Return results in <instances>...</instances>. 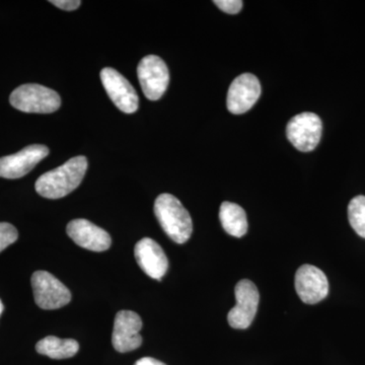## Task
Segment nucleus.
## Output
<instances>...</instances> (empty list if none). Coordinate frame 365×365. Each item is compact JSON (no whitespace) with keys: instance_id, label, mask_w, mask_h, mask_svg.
Returning <instances> with one entry per match:
<instances>
[{"instance_id":"nucleus-8","label":"nucleus","mask_w":365,"mask_h":365,"mask_svg":"<svg viewBox=\"0 0 365 365\" xmlns=\"http://www.w3.org/2000/svg\"><path fill=\"white\" fill-rule=\"evenodd\" d=\"M101 79L108 96L118 109L131 114L138 109V96L131 83L116 69L106 67L101 71Z\"/></svg>"},{"instance_id":"nucleus-22","label":"nucleus","mask_w":365,"mask_h":365,"mask_svg":"<svg viewBox=\"0 0 365 365\" xmlns=\"http://www.w3.org/2000/svg\"><path fill=\"white\" fill-rule=\"evenodd\" d=\"M4 304H2L1 300H0V316H1L2 312H4Z\"/></svg>"},{"instance_id":"nucleus-18","label":"nucleus","mask_w":365,"mask_h":365,"mask_svg":"<svg viewBox=\"0 0 365 365\" xmlns=\"http://www.w3.org/2000/svg\"><path fill=\"white\" fill-rule=\"evenodd\" d=\"M19 237L16 228L11 223L0 222V253L16 242Z\"/></svg>"},{"instance_id":"nucleus-1","label":"nucleus","mask_w":365,"mask_h":365,"mask_svg":"<svg viewBox=\"0 0 365 365\" xmlns=\"http://www.w3.org/2000/svg\"><path fill=\"white\" fill-rule=\"evenodd\" d=\"M86 170L88 160L86 157L72 158L64 165L42 175L36 182V191L48 199L66 197L81 185Z\"/></svg>"},{"instance_id":"nucleus-4","label":"nucleus","mask_w":365,"mask_h":365,"mask_svg":"<svg viewBox=\"0 0 365 365\" xmlns=\"http://www.w3.org/2000/svg\"><path fill=\"white\" fill-rule=\"evenodd\" d=\"M31 283L36 304L41 309H57L71 302L68 288L47 271H36Z\"/></svg>"},{"instance_id":"nucleus-11","label":"nucleus","mask_w":365,"mask_h":365,"mask_svg":"<svg viewBox=\"0 0 365 365\" xmlns=\"http://www.w3.org/2000/svg\"><path fill=\"white\" fill-rule=\"evenodd\" d=\"M143 321L131 311H121L116 314L113 328L112 344L118 352L126 353L137 349L143 343L140 332Z\"/></svg>"},{"instance_id":"nucleus-16","label":"nucleus","mask_w":365,"mask_h":365,"mask_svg":"<svg viewBox=\"0 0 365 365\" xmlns=\"http://www.w3.org/2000/svg\"><path fill=\"white\" fill-rule=\"evenodd\" d=\"M36 350L52 359H66L78 352L79 344L73 339H60L55 336H48L37 343Z\"/></svg>"},{"instance_id":"nucleus-21","label":"nucleus","mask_w":365,"mask_h":365,"mask_svg":"<svg viewBox=\"0 0 365 365\" xmlns=\"http://www.w3.org/2000/svg\"><path fill=\"white\" fill-rule=\"evenodd\" d=\"M134 365H165L160 360L153 359V357H143V359L137 360Z\"/></svg>"},{"instance_id":"nucleus-5","label":"nucleus","mask_w":365,"mask_h":365,"mask_svg":"<svg viewBox=\"0 0 365 365\" xmlns=\"http://www.w3.org/2000/svg\"><path fill=\"white\" fill-rule=\"evenodd\" d=\"M137 76L148 100H160L169 86L170 72L167 64L155 55H148L141 59L137 67Z\"/></svg>"},{"instance_id":"nucleus-3","label":"nucleus","mask_w":365,"mask_h":365,"mask_svg":"<svg viewBox=\"0 0 365 365\" xmlns=\"http://www.w3.org/2000/svg\"><path fill=\"white\" fill-rule=\"evenodd\" d=\"M9 102L19 111L50 114L59 109L61 98L51 88L36 83H26L11 93Z\"/></svg>"},{"instance_id":"nucleus-6","label":"nucleus","mask_w":365,"mask_h":365,"mask_svg":"<svg viewBox=\"0 0 365 365\" xmlns=\"http://www.w3.org/2000/svg\"><path fill=\"white\" fill-rule=\"evenodd\" d=\"M323 124L314 113L304 112L290 119L287 127L288 140L297 150H314L321 140Z\"/></svg>"},{"instance_id":"nucleus-9","label":"nucleus","mask_w":365,"mask_h":365,"mask_svg":"<svg viewBox=\"0 0 365 365\" xmlns=\"http://www.w3.org/2000/svg\"><path fill=\"white\" fill-rule=\"evenodd\" d=\"M261 96L259 79L251 73H244L232 81L227 91V107L232 114L248 112Z\"/></svg>"},{"instance_id":"nucleus-17","label":"nucleus","mask_w":365,"mask_h":365,"mask_svg":"<svg viewBox=\"0 0 365 365\" xmlns=\"http://www.w3.org/2000/svg\"><path fill=\"white\" fill-rule=\"evenodd\" d=\"M348 220L355 232L365 239V196H356L350 201Z\"/></svg>"},{"instance_id":"nucleus-14","label":"nucleus","mask_w":365,"mask_h":365,"mask_svg":"<svg viewBox=\"0 0 365 365\" xmlns=\"http://www.w3.org/2000/svg\"><path fill=\"white\" fill-rule=\"evenodd\" d=\"M134 255L139 267L153 279H162L169 269V260L162 247L150 237L137 242Z\"/></svg>"},{"instance_id":"nucleus-7","label":"nucleus","mask_w":365,"mask_h":365,"mask_svg":"<svg viewBox=\"0 0 365 365\" xmlns=\"http://www.w3.org/2000/svg\"><path fill=\"white\" fill-rule=\"evenodd\" d=\"M235 295L237 304L227 314L228 324L235 329L249 328L258 311L260 302L258 288L252 281L241 280L235 285Z\"/></svg>"},{"instance_id":"nucleus-12","label":"nucleus","mask_w":365,"mask_h":365,"mask_svg":"<svg viewBox=\"0 0 365 365\" xmlns=\"http://www.w3.org/2000/svg\"><path fill=\"white\" fill-rule=\"evenodd\" d=\"M295 289L304 304H318L329 294L328 278L321 269L306 264L295 274Z\"/></svg>"},{"instance_id":"nucleus-13","label":"nucleus","mask_w":365,"mask_h":365,"mask_svg":"<svg viewBox=\"0 0 365 365\" xmlns=\"http://www.w3.org/2000/svg\"><path fill=\"white\" fill-rule=\"evenodd\" d=\"M67 235L81 248L104 252L111 247L112 239L103 228L86 220H74L67 225Z\"/></svg>"},{"instance_id":"nucleus-2","label":"nucleus","mask_w":365,"mask_h":365,"mask_svg":"<svg viewBox=\"0 0 365 365\" xmlns=\"http://www.w3.org/2000/svg\"><path fill=\"white\" fill-rule=\"evenodd\" d=\"M155 213L160 227L173 241L178 244L188 241L193 232V222L179 199L170 194H162L155 200Z\"/></svg>"},{"instance_id":"nucleus-20","label":"nucleus","mask_w":365,"mask_h":365,"mask_svg":"<svg viewBox=\"0 0 365 365\" xmlns=\"http://www.w3.org/2000/svg\"><path fill=\"white\" fill-rule=\"evenodd\" d=\"M50 4L63 9V11H72L81 6V1L79 0H51Z\"/></svg>"},{"instance_id":"nucleus-19","label":"nucleus","mask_w":365,"mask_h":365,"mask_svg":"<svg viewBox=\"0 0 365 365\" xmlns=\"http://www.w3.org/2000/svg\"><path fill=\"white\" fill-rule=\"evenodd\" d=\"M213 4L225 13L230 14H239L242 9V0H215Z\"/></svg>"},{"instance_id":"nucleus-15","label":"nucleus","mask_w":365,"mask_h":365,"mask_svg":"<svg viewBox=\"0 0 365 365\" xmlns=\"http://www.w3.org/2000/svg\"><path fill=\"white\" fill-rule=\"evenodd\" d=\"M220 220L228 235L242 237L248 232V220L244 209L237 204L223 202L220 206Z\"/></svg>"},{"instance_id":"nucleus-10","label":"nucleus","mask_w":365,"mask_h":365,"mask_svg":"<svg viewBox=\"0 0 365 365\" xmlns=\"http://www.w3.org/2000/svg\"><path fill=\"white\" fill-rule=\"evenodd\" d=\"M49 155V148L42 144L26 146L18 153L0 158V177L19 179L26 176Z\"/></svg>"}]
</instances>
